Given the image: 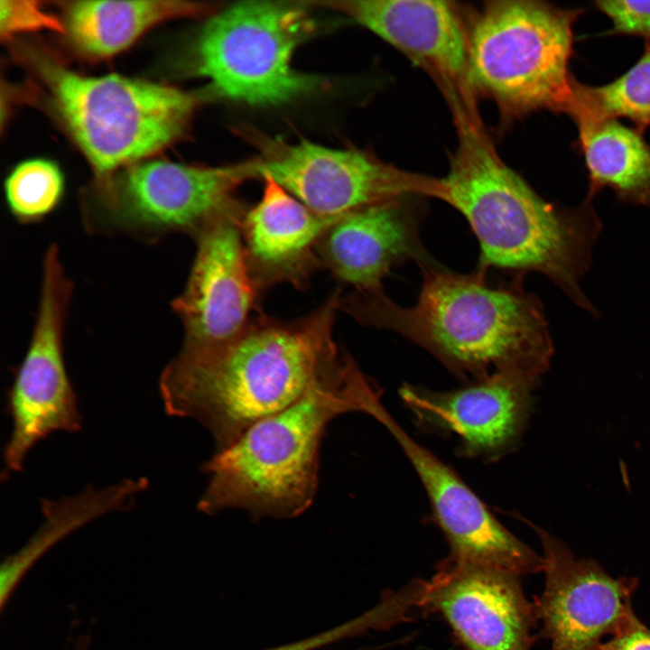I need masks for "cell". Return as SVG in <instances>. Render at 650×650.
Listing matches in <instances>:
<instances>
[{"label":"cell","instance_id":"83f0119b","mask_svg":"<svg viewBox=\"0 0 650 650\" xmlns=\"http://www.w3.org/2000/svg\"><path fill=\"white\" fill-rule=\"evenodd\" d=\"M79 650H82V649H79Z\"/></svg>","mask_w":650,"mask_h":650},{"label":"cell","instance_id":"44dd1931","mask_svg":"<svg viewBox=\"0 0 650 650\" xmlns=\"http://www.w3.org/2000/svg\"><path fill=\"white\" fill-rule=\"evenodd\" d=\"M590 177V198L604 187L627 202L650 208V145L617 119L577 125Z\"/></svg>","mask_w":650,"mask_h":650},{"label":"cell","instance_id":"3957f363","mask_svg":"<svg viewBox=\"0 0 650 650\" xmlns=\"http://www.w3.org/2000/svg\"><path fill=\"white\" fill-rule=\"evenodd\" d=\"M456 125L458 145L441 179V200L471 227L481 250L478 268L542 273L591 310L579 286L600 230L589 202L563 209L543 200L500 159L479 123Z\"/></svg>","mask_w":650,"mask_h":650},{"label":"cell","instance_id":"5b68a950","mask_svg":"<svg viewBox=\"0 0 650 650\" xmlns=\"http://www.w3.org/2000/svg\"><path fill=\"white\" fill-rule=\"evenodd\" d=\"M25 58L53 113L102 181L181 138L200 101L150 81L83 76L38 50Z\"/></svg>","mask_w":650,"mask_h":650},{"label":"cell","instance_id":"277c9868","mask_svg":"<svg viewBox=\"0 0 650 650\" xmlns=\"http://www.w3.org/2000/svg\"><path fill=\"white\" fill-rule=\"evenodd\" d=\"M379 392L347 353L302 397L257 422L202 466L208 475L198 509L209 515L244 509L291 518L304 513L318 488L319 457L328 424L367 413Z\"/></svg>","mask_w":650,"mask_h":650},{"label":"cell","instance_id":"8992f818","mask_svg":"<svg viewBox=\"0 0 650 650\" xmlns=\"http://www.w3.org/2000/svg\"><path fill=\"white\" fill-rule=\"evenodd\" d=\"M582 12L533 0L485 3L468 23L476 96L492 100L508 120L540 110L566 114L573 25Z\"/></svg>","mask_w":650,"mask_h":650},{"label":"cell","instance_id":"7a4b0ae2","mask_svg":"<svg viewBox=\"0 0 650 650\" xmlns=\"http://www.w3.org/2000/svg\"><path fill=\"white\" fill-rule=\"evenodd\" d=\"M421 268V291L411 307L385 293L355 292L341 297L339 308L363 324L403 335L461 379L501 374L535 384L553 351L542 303L523 288L522 274L492 285L480 268L469 274Z\"/></svg>","mask_w":650,"mask_h":650},{"label":"cell","instance_id":"484cf974","mask_svg":"<svg viewBox=\"0 0 650 650\" xmlns=\"http://www.w3.org/2000/svg\"><path fill=\"white\" fill-rule=\"evenodd\" d=\"M597 650H650V628L634 613Z\"/></svg>","mask_w":650,"mask_h":650},{"label":"cell","instance_id":"e0dca14e","mask_svg":"<svg viewBox=\"0 0 650 650\" xmlns=\"http://www.w3.org/2000/svg\"><path fill=\"white\" fill-rule=\"evenodd\" d=\"M404 197L362 208L341 217L324 234L318 249L321 261L356 292L384 293L390 269L413 259L432 265L420 237L419 215Z\"/></svg>","mask_w":650,"mask_h":650},{"label":"cell","instance_id":"9a60e30c","mask_svg":"<svg viewBox=\"0 0 650 650\" xmlns=\"http://www.w3.org/2000/svg\"><path fill=\"white\" fill-rule=\"evenodd\" d=\"M242 208L220 215L194 237L195 258L183 291L172 302L184 347L207 348L239 335L251 320L260 286L246 255Z\"/></svg>","mask_w":650,"mask_h":650},{"label":"cell","instance_id":"7c38bea8","mask_svg":"<svg viewBox=\"0 0 650 650\" xmlns=\"http://www.w3.org/2000/svg\"><path fill=\"white\" fill-rule=\"evenodd\" d=\"M372 417L393 436L417 473L432 520L448 543L447 559L519 576L543 571V556L506 528L453 469L416 442L383 403Z\"/></svg>","mask_w":650,"mask_h":650},{"label":"cell","instance_id":"603a6c76","mask_svg":"<svg viewBox=\"0 0 650 650\" xmlns=\"http://www.w3.org/2000/svg\"><path fill=\"white\" fill-rule=\"evenodd\" d=\"M64 178L51 161L32 159L14 168L5 181L7 207L22 223L36 222L49 215L60 201Z\"/></svg>","mask_w":650,"mask_h":650},{"label":"cell","instance_id":"8fae6325","mask_svg":"<svg viewBox=\"0 0 650 650\" xmlns=\"http://www.w3.org/2000/svg\"><path fill=\"white\" fill-rule=\"evenodd\" d=\"M342 14L424 70L448 99L455 121L479 122L469 73L468 23L453 2L339 0L306 2Z\"/></svg>","mask_w":650,"mask_h":650},{"label":"cell","instance_id":"ac0fdd59","mask_svg":"<svg viewBox=\"0 0 650 650\" xmlns=\"http://www.w3.org/2000/svg\"><path fill=\"white\" fill-rule=\"evenodd\" d=\"M260 200L242 219V234L252 274L260 288L276 282L302 285L320 260L315 249L341 217L318 214L270 176L262 177Z\"/></svg>","mask_w":650,"mask_h":650},{"label":"cell","instance_id":"ffe728a7","mask_svg":"<svg viewBox=\"0 0 650 650\" xmlns=\"http://www.w3.org/2000/svg\"><path fill=\"white\" fill-rule=\"evenodd\" d=\"M148 486L149 482L144 477L125 478L103 488L89 486L70 497L42 499V525L24 546L3 564L2 603L23 572L51 547L100 516L129 508Z\"/></svg>","mask_w":650,"mask_h":650},{"label":"cell","instance_id":"4fadbf2b","mask_svg":"<svg viewBox=\"0 0 650 650\" xmlns=\"http://www.w3.org/2000/svg\"><path fill=\"white\" fill-rule=\"evenodd\" d=\"M543 546L544 588L534 600L550 650H597L634 614L635 577H612L591 559L577 560L557 537L520 517Z\"/></svg>","mask_w":650,"mask_h":650},{"label":"cell","instance_id":"ba28073f","mask_svg":"<svg viewBox=\"0 0 650 650\" xmlns=\"http://www.w3.org/2000/svg\"><path fill=\"white\" fill-rule=\"evenodd\" d=\"M251 178H256L255 159L220 167L142 161L102 181L86 226L144 240L173 232L195 237L217 217L241 208L235 191Z\"/></svg>","mask_w":650,"mask_h":650},{"label":"cell","instance_id":"d6986e66","mask_svg":"<svg viewBox=\"0 0 650 650\" xmlns=\"http://www.w3.org/2000/svg\"><path fill=\"white\" fill-rule=\"evenodd\" d=\"M61 22L71 46L102 60L127 49L155 25L180 17L212 15L218 7L188 1H72L62 3Z\"/></svg>","mask_w":650,"mask_h":650},{"label":"cell","instance_id":"9c48e42d","mask_svg":"<svg viewBox=\"0 0 650 650\" xmlns=\"http://www.w3.org/2000/svg\"><path fill=\"white\" fill-rule=\"evenodd\" d=\"M72 283L57 245L46 250L38 312L27 351L6 395L11 433L3 450L5 476L21 472L32 450L55 432L82 427L78 398L63 352Z\"/></svg>","mask_w":650,"mask_h":650},{"label":"cell","instance_id":"2e32d148","mask_svg":"<svg viewBox=\"0 0 650 650\" xmlns=\"http://www.w3.org/2000/svg\"><path fill=\"white\" fill-rule=\"evenodd\" d=\"M534 385L495 374L453 390L404 384L398 393L420 428L456 436L462 456L495 461L518 444L533 409Z\"/></svg>","mask_w":650,"mask_h":650},{"label":"cell","instance_id":"4316f807","mask_svg":"<svg viewBox=\"0 0 650 650\" xmlns=\"http://www.w3.org/2000/svg\"><path fill=\"white\" fill-rule=\"evenodd\" d=\"M359 633V622L357 619H353L315 636L268 650H316L335 641Z\"/></svg>","mask_w":650,"mask_h":650},{"label":"cell","instance_id":"d4e9b609","mask_svg":"<svg viewBox=\"0 0 650 650\" xmlns=\"http://www.w3.org/2000/svg\"><path fill=\"white\" fill-rule=\"evenodd\" d=\"M594 4L611 21V33L640 36L650 43V1L607 0Z\"/></svg>","mask_w":650,"mask_h":650},{"label":"cell","instance_id":"5bb4252c","mask_svg":"<svg viewBox=\"0 0 650 650\" xmlns=\"http://www.w3.org/2000/svg\"><path fill=\"white\" fill-rule=\"evenodd\" d=\"M419 610L439 614L463 650H531L538 620L521 576L446 557L422 583Z\"/></svg>","mask_w":650,"mask_h":650},{"label":"cell","instance_id":"30bf717a","mask_svg":"<svg viewBox=\"0 0 650 650\" xmlns=\"http://www.w3.org/2000/svg\"><path fill=\"white\" fill-rule=\"evenodd\" d=\"M254 137L260 151L256 178L270 176L322 216L340 217L404 197H442L440 179L403 171L361 150Z\"/></svg>","mask_w":650,"mask_h":650},{"label":"cell","instance_id":"cb8c5ba5","mask_svg":"<svg viewBox=\"0 0 650 650\" xmlns=\"http://www.w3.org/2000/svg\"><path fill=\"white\" fill-rule=\"evenodd\" d=\"M0 12L2 38L9 39L21 32L44 29L64 33L61 19L44 11L38 1L2 0Z\"/></svg>","mask_w":650,"mask_h":650},{"label":"cell","instance_id":"52a82bcc","mask_svg":"<svg viewBox=\"0 0 650 650\" xmlns=\"http://www.w3.org/2000/svg\"><path fill=\"white\" fill-rule=\"evenodd\" d=\"M309 8L305 2L248 1L218 10L193 42L195 73L217 94L255 106L310 92L320 80L292 63L294 51L316 30Z\"/></svg>","mask_w":650,"mask_h":650},{"label":"cell","instance_id":"6da1fadb","mask_svg":"<svg viewBox=\"0 0 650 650\" xmlns=\"http://www.w3.org/2000/svg\"><path fill=\"white\" fill-rule=\"evenodd\" d=\"M339 293L303 318L251 320L231 340L182 347L159 377L165 413L192 419L218 450L302 397L339 362L333 325Z\"/></svg>","mask_w":650,"mask_h":650},{"label":"cell","instance_id":"7402d4cb","mask_svg":"<svg viewBox=\"0 0 650 650\" xmlns=\"http://www.w3.org/2000/svg\"><path fill=\"white\" fill-rule=\"evenodd\" d=\"M566 114L576 125L623 117L640 132L650 127V43L627 71L608 84L588 86L574 79Z\"/></svg>","mask_w":650,"mask_h":650}]
</instances>
